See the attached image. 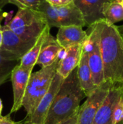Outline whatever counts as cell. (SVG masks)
<instances>
[{
  "label": "cell",
  "instance_id": "6da1fadb",
  "mask_svg": "<svg viewBox=\"0 0 123 124\" xmlns=\"http://www.w3.org/2000/svg\"><path fill=\"white\" fill-rule=\"evenodd\" d=\"M104 63V80L112 86H123V36L117 25L105 19L96 22Z\"/></svg>",
  "mask_w": 123,
  "mask_h": 124
},
{
  "label": "cell",
  "instance_id": "7a4b0ae2",
  "mask_svg": "<svg viewBox=\"0 0 123 124\" xmlns=\"http://www.w3.org/2000/svg\"><path fill=\"white\" fill-rule=\"evenodd\" d=\"M86 97L79 82L77 68L64 80L44 124H57L72 117L78 113L80 102Z\"/></svg>",
  "mask_w": 123,
  "mask_h": 124
},
{
  "label": "cell",
  "instance_id": "3957f363",
  "mask_svg": "<svg viewBox=\"0 0 123 124\" xmlns=\"http://www.w3.org/2000/svg\"><path fill=\"white\" fill-rule=\"evenodd\" d=\"M61 59L60 56L52 65L41 67L39 70L31 73L22 102V107L27 113L28 118L33 113L41 99L48 92Z\"/></svg>",
  "mask_w": 123,
  "mask_h": 124
},
{
  "label": "cell",
  "instance_id": "277c9868",
  "mask_svg": "<svg viewBox=\"0 0 123 124\" xmlns=\"http://www.w3.org/2000/svg\"><path fill=\"white\" fill-rule=\"evenodd\" d=\"M47 25L43 12L31 9H19L6 25L23 40L36 42Z\"/></svg>",
  "mask_w": 123,
  "mask_h": 124
},
{
  "label": "cell",
  "instance_id": "5b68a950",
  "mask_svg": "<svg viewBox=\"0 0 123 124\" xmlns=\"http://www.w3.org/2000/svg\"><path fill=\"white\" fill-rule=\"evenodd\" d=\"M46 17L48 25L51 27H63L69 25H87L79 9L72 4L65 7H53L43 0L38 9Z\"/></svg>",
  "mask_w": 123,
  "mask_h": 124
},
{
  "label": "cell",
  "instance_id": "8992f818",
  "mask_svg": "<svg viewBox=\"0 0 123 124\" xmlns=\"http://www.w3.org/2000/svg\"><path fill=\"white\" fill-rule=\"evenodd\" d=\"M88 37L83 44L88 54V65L92 73L93 80L96 87L102 84L104 80V63L99 44V33L96 23L89 26Z\"/></svg>",
  "mask_w": 123,
  "mask_h": 124
},
{
  "label": "cell",
  "instance_id": "52a82bcc",
  "mask_svg": "<svg viewBox=\"0 0 123 124\" xmlns=\"http://www.w3.org/2000/svg\"><path fill=\"white\" fill-rule=\"evenodd\" d=\"M112 84L104 81L95 91L87 97L86 100L80 107L78 124H92L100 107L107 97Z\"/></svg>",
  "mask_w": 123,
  "mask_h": 124
},
{
  "label": "cell",
  "instance_id": "ba28073f",
  "mask_svg": "<svg viewBox=\"0 0 123 124\" xmlns=\"http://www.w3.org/2000/svg\"><path fill=\"white\" fill-rule=\"evenodd\" d=\"M35 43L23 40L5 25L3 26V43L0 54L8 60L20 61Z\"/></svg>",
  "mask_w": 123,
  "mask_h": 124
},
{
  "label": "cell",
  "instance_id": "9c48e42d",
  "mask_svg": "<svg viewBox=\"0 0 123 124\" xmlns=\"http://www.w3.org/2000/svg\"><path fill=\"white\" fill-rule=\"evenodd\" d=\"M65 78L57 73L55 74L48 92L41 99L33 113L29 118H28V124H44L46 118L53 103V101L57 94Z\"/></svg>",
  "mask_w": 123,
  "mask_h": 124
},
{
  "label": "cell",
  "instance_id": "30bf717a",
  "mask_svg": "<svg viewBox=\"0 0 123 124\" xmlns=\"http://www.w3.org/2000/svg\"><path fill=\"white\" fill-rule=\"evenodd\" d=\"M33 68H25L18 65L12 71L11 81L13 89V105L10 113L17 112L22 107L26 88Z\"/></svg>",
  "mask_w": 123,
  "mask_h": 124
},
{
  "label": "cell",
  "instance_id": "8fae6325",
  "mask_svg": "<svg viewBox=\"0 0 123 124\" xmlns=\"http://www.w3.org/2000/svg\"><path fill=\"white\" fill-rule=\"evenodd\" d=\"M122 95V86H112L92 124H114V112Z\"/></svg>",
  "mask_w": 123,
  "mask_h": 124
},
{
  "label": "cell",
  "instance_id": "7c38bea8",
  "mask_svg": "<svg viewBox=\"0 0 123 124\" xmlns=\"http://www.w3.org/2000/svg\"><path fill=\"white\" fill-rule=\"evenodd\" d=\"M112 0H73L82 13L88 26L104 19L103 11L105 5Z\"/></svg>",
  "mask_w": 123,
  "mask_h": 124
},
{
  "label": "cell",
  "instance_id": "4fadbf2b",
  "mask_svg": "<svg viewBox=\"0 0 123 124\" xmlns=\"http://www.w3.org/2000/svg\"><path fill=\"white\" fill-rule=\"evenodd\" d=\"M88 37V32L82 26L74 25L59 28L56 40L64 49H67L72 46L84 44Z\"/></svg>",
  "mask_w": 123,
  "mask_h": 124
},
{
  "label": "cell",
  "instance_id": "5bb4252c",
  "mask_svg": "<svg viewBox=\"0 0 123 124\" xmlns=\"http://www.w3.org/2000/svg\"><path fill=\"white\" fill-rule=\"evenodd\" d=\"M83 45V44H77L65 49V54L62 57L57 70V73L65 79L78 67L81 57Z\"/></svg>",
  "mask_w": 123,
  "mask_h": 124
},
{
  "label": "cell",
  "instance_id": "9a60e30c",
  "mask_svg": "<svg viewBox=\"0 0 123 124\" xmlns=\"http://www.w3.org/2000/svg\"><path fill=\"white\" fill-rule=\"evenodd\" d=\"M78 76L80 86L87 97L92 94L97 87L94 83L92 73L88 65V51L83 45L80 63L78 67Z\"/></svg>",
  "mask_w": 123,
  "mask_h": 124
},
{
  "label": "cell",
  "instance_id": "2e32d148",
  "mask_svg": "<svg viewBox=\"0 0 123 124\" xmlns=\"http://www.w3.org/2000/svg\"><path fill=\"white\" fill-rule=\"evenodd\" d=\"M50 27L47 25L43 32L37 39L32 48L20 60V65L25 68H33L36 65L39 54L44 44L46 42L50 35Z\"/></svg>",
  "mask_w": 123,
  "mask_h": 124
},
{
  "label": "cell",
  "instance_id": "e0dca14e",
  "mask_svg": "<svg viewBox=\"0 0 123 124\" xmlns=\"http://www.w3.org/2000/svg\"><path fill=\"white\" fill-rule=\"evenodd\" d=\"M63 50L64 49L57 43V40L50 36L41 49L36 64L41 65V67L52 65L59 59Z\"/></svg>",
  "mask_w": 123,
  "mask_h": 124
},
{
  "label": "cell",
  "instance_id": "ac0fdd59",
  "mask_svg": "<svg viewBox=\"0 0 123 124\" xmlns=\"http://www.w3.org/2000/svg\"><path fill=\"white\" fill-rule=\"evenodd\" d=\"M104 19L112 24L123 20V5L121 0H112L108 2L103 11Z\"/></svg>",
  "mask_w": 123,
  "mask_h": 124
},
{
  "label": "cell",
  "instance_id": "d6986e66",
  "mask_svg": "<svg viewBox=\"0 0 123 124\" xmlns=\"http://www.w3.org/2000/svg\"><path fill=\"white\" fill-rule=\"evenodd\" d=\"M20 63V61L8 60L0 54V86L11 78L12 71Z\"/></svg>",
  "mask_w": 123,
  "mask_h": 124
},
{
  "label": "cell",
  "instance_id": "ffe728a7",
  "mask_svg": "<svg viewBox=\"0 0 123 124\" xmlns=\"http://www.w3.org/2000/svg\"><path fill=\"white\" fill-rule=\"evenodd\" d=\"M43 0H9V4H12L18 9H31L38 10Z\"/></svg>",
  "mask_w": 123,
  "mask_h": 124
},
{
  "label": "cell",
  "instance_id": "44dd1931",
  "mask_svg": "<svg viewBox=\"0 0 123 124\" xmlns=\"http://www.w3.org/2000/svg\"><path fill=\"white\" fill-rule=\"evenodd\" d=\"M123 120V101L121 98L119 100L114 112V117H113V122L114 124H119Z\"/></svg>",
  "mask_w": 123,
  "mask_h": 124
},
{
  "label": "cell",
  "instance_id": "7402d4cb",
  "mask_svg": "<svg viewBox=\"0 0 123 124\" xmlns=\"http://www.w3.org/2000/svg\"><path fill=\"white\" fill-rule=\"evenodd\" d=\"M45 1L50 5L57 7H65L74 3L73 0H45Z\"/></svg>",
  "mask_w": 123,
  "mask_h": 124
},
{
  "label": "cell",
  "instance_id": "603a6c76",
  "mask_svg": "<svg viewBox=\"0 0 123 124\" xmlns=\"http://www.w3.org/2000/svg\"><path fill=\"white\" fill-rule=\"evenodd\" d=\"M78 113H77L72 117L66 120H64L57 124H78Z\"/></svg>",
  "mask_w": 123,
  "mask_h": 124
},
{
  "label": "cell",
  "instance_id": "cb8c5ba5",
  "mask_svg": "<svg viewBox=\"0 0 123 124\" xmlns=\"http://www.w3.org/2000/svg\"><path fill=\"white\" fill-rule=\"evenodd\" d=\"M0 124H17L14 122H13L9 118V116H2L1 121H0Z\"/></svg>",
  "mask_w": 123,
  "mask_h": 124
},
{
  "label": "cell",
  "instance_id": "d4e9b609",
  "mask_svg": "<svg viewBox=\"0 0 123 124\" xmlns=\"http://www.w3.org/2000/svg\"><path fill=\"white\" fill-rule=\"evenodd\" d=\"M9 3V0H0V9H2V8Z\"/></svg>",
  "mask_w": 123,
  "mask_h": 124
},
{
  "label": "cell",
  "instance_id": "484cf974",
  "mask_svg": "<svg viewBox=\"0 0 123 124\" xmlns=\"http://www.w3.org/2000/svg\"><path fill=\"white\" fill-rule=\"evenodd\" d=\"M3 43V30L0 31V48Z\"/></svg>",
  "mask_w": 123,
  "mask_h": 124
},
{
  "label": "cell",
  "instance_id": "4316f807",
  "mask_svg": "<svg viewBox=\"0 0 123 124\" xmlns=\"http://www.w3.org/2000/svg\"><path fill=\"white\" fill-rule=\"evenodd\" d=\"M117 27L119 31L120 32V33L122 34V36H123V25H119V26H117Z\"/></svg>",
  "mask_w": 123,
  "mask_h": 124
},
{
  "label": "cell",
  "instance_id": "83f0119b",
  "mask_svg": "<svg viewBox=\"0 0 123 124\" xmlns=\"http://www.w3.org/2000/svg\"><path fill=\"white\" fill-rule=\"evenodd\" d=\"M2 102H1V100L0 99V116H1V110H2Z\"/></svg>",
  "mask_w": 123,
  "mask_h": 124
},
{
  "label": "cell",
  "instance_id": "f1b7e54d",
  "mask_svg": "<svg viewBox=\"0 0 123 124\" xmlns=\"http://www.w3.org/2000/svg\"><path fill=\"white\" fill-rule=\"evenodd\" d=\"M122 99H123V86H122ZM119 124H123V120Z\"/></svg>",
  "mask_w": 123,
  "mask_h": 124
},
{
  "label": "cell",
  "instance_id": "f546056e",
  "mask_svg": "<svg viewBox=\"0 0 123 124\" xmlns=\"http://www.w3.org/2000/svg\"><path fill=\"white\" fill-rule=\"evenodd\" d=\"M2 30H3V26H1V23H0V31H2Z\"/></svg>",
  "mask_w": 123,
  "mask_h": 124
},
{
  "label": "cell",
  "instance_id": "4dcf8cb0",
  "mask_svg": "<svg viewBox=\"0 0 123 124\" xmlns=\"http://www.w3.org/2000/svg\"><path fill=\"white\" fill-rule=\"evenodd\" d=\"M1 118H2V116H0V121H1Z\"/></svg>",
  "mask_w": 123,
  "mask_h": 124
},
{
  "label": "cell",
  "instance_id": "1f68e13d",
  "mask_svg": "<svg viewBox=\"0 0 123 124\" xmlns=\"http://www.w3.org/2000/svg\"><path fill=\"white\" fill-rule=\"evenodd\" d=\"M1 11H2V9H0V13L1 12Z\"/></svg>",
  "mask_w": 123,
  "mask_h": 124
},
{
  "label": "cell",
  "instance_id": "d6a6232c",
  "mask_svg": "<svg viewBox=\"0 0 123 124\" xmlns=\"http://www.w3.org/2000/svg\"><path fill=\"white\" fill-rule=\"evenodd\" d=\"M121 1H122V4H123V1H122V0H121Z\"/></svg>",
  "mask_w": 123,
  "mask_h": 124
},
{
  "label": "cell",
  "instance_id": "836d02e7",
  "mask_svg": "<svg viewBox=\"0 0 123 124\" xmlns=\"http://www.w3.org/2000/svg\"></svg>",
  "mask_w": 123,
  "mask_h": 124
},
{
  "label": "cell",
  "instance_id": "e575fe53",
  "mask_svg": "<svg viewBox=\"0 0 123 124\" xmlns=\"http://www.w3.org/2000/svg\"><path fill=\"white\" fill-rule=\"evenodd\" d=\"M122 1H123V0H122Z\"/></svg>",
  "mask_w": 123,
  "mask_h": 124
}]
</instances>
